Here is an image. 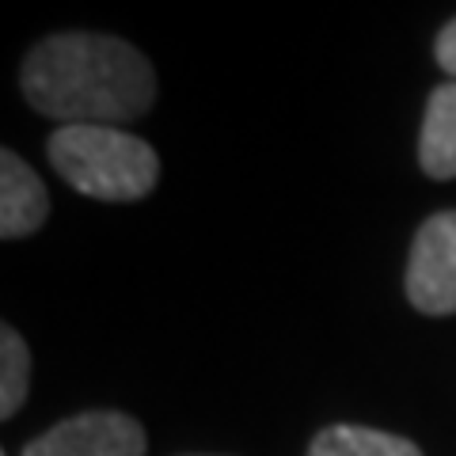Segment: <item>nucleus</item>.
Segmentation results:
<instances>
[{
	"label": "nucleus",
	"mask_w": 456,
	"mask_h": 456,
	"mask_svg": "<svg viewBox=\"0 0 456 456\" xmlns=\"http://www.w3.org/2000/svg\"><path fill=\"white\" fill-rule=\"evenodd\" d=\"M23 95L61 126H122L152 107L156 73L130 42L73 31L27 53Z\"/></svg>",
	"instance_id": "obj_1"
},
{
	"label": "nucleus",
	"mask_w": 456,
	"mask_h": 456,
	"mask_svg": "<svg viewBox=\"0 0 456 456\" xmlns=\"http://www.w3.org/2000/svg\"><path fill=\"white\" fill-rule=\"evenodd\" d=\"M46 152L69 187L99 202H137L160 179L156 149L118 126H61Z\"/></svg>",
	"instance_id": "obj_2"
},
{
	"label": "nucleus",
	"mask_w": 456,
	"mask_h": 456,
	"mask_svg": "<svg viewBox=\"0 0 456 456\" xmlns=\"http://www.w3.org/2000/svg\"><path fill=\"white\" fill-rule=\"evenodd\" d=\"M407 297L426 316L456 312V209L422 221L407 263Z\"/></svg>",
	"instance_id": "obj_3"
},
{
	"label": "nucleus",
	"mask_w": 456,
	"mask_h": 456,
	"mask_svg": "<svg viewBox=\"0 0 456 456\" xmlns=\"http://www.w3.org/2000/svg\"><path fill=\"white\" fill-rule=\"evenodd\" d=\"M23 456H145V430L122 411H88L35 437Z\"/></svg>",
	"instance_id": "obj_4"
},
{
	"label": "nucleus",
	"mask_w": 456,
	"mask_h": 456,
	"mask_svg": "<svg viewBox=\"0 0 456 456\" xmlns=\"http://www.w3.org/2000/svg\"><path fill=\"white\" fill-rule=\"evenodd\" d=\"M46 213H50V198L42 179L35 175V167L23 156L4 149L0 152V236L4 240L31 236L46 221Z\"/></svg>",
	"instance_id": "obj_5"
},
{
	"label": "nucleus",
	"mask_w": 456,
	"mask_h": 456,
	"mask_svg": "<svg viewBox=\"0 0 456 456\" xmlns=\"http://www.w3.org/2000/svg\"><path fill=\"white\" fill-rule=\"evenodd\" d=\"M419 160L430 179H456V80L437 84L426 99Z\"/></svg>",
	"instance_id": "obj_6"
},
{
	"label": "nucleus",
	"mask_w": 456,
	"mask_h": 456,
	"mask_svg": "<svg viewBox=\"0 0 456 456\" xmlns=\"http://www.w3.org/2000/svg\"><path fill=\"white\" fill-rule=\"evenodd\" d=\"M308 456H422L407 437L369 430V426H327L316 434Z\"/></svg>",
	"instance_id": "obj_7"
},
{
	"label": "nucleus",
	"mask_w": 456,
	"mask_h": 456,
	"mask_svg": "<svg viewBox=\"0 0 456 456\" xmlns=\"http://www.w3.org/2000/svg\"><path fill=\"white\" fill-rule=\"evenodd\" d=\"M31 384V354L27 342L16 335V327L0 331V419H12L27 399Z\"/></svg>",
	"instance_id": "obj_8"
},
{
	"label": "nucleus",
	"mask_w": 456,
	"mask_h": 456,
	"mask_svg": "<svg viewBox=\"0 0 456 456\" xmlns=\"http://www.w3.org/2000/svg\"><path fill=\"white\" fill-rule=\"evenodd\" d=\"M434 53H437V65L445 69L449 77H456V20L441 27V35H437V46H434Z\"/></svg>",
	"instance_id": "obj_9"
}]
</instances>
